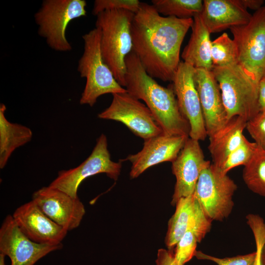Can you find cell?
<instances>
[{
	"label": "cell",
	"mask_w": 265,
	"mask_h": 265,
	"mask_svg": "<svg viewBox=\"0 0 265 265\" xmlns=\"http://www.w3.org/2000/svg\"><path fill=\"white\" fill-rule=\"evenodd\" d=\"M193 22V18L163 16L152 4L141 2L131 24L132 51L150 77L172 81L182 44Z\"/></svg>",
	"instance_id": "cell-1"
},
{
	"label": "cell",
	"mask_w": 265,
	"mask_h": 265,
	"mask_svg": "<svg viewBox=\"0 0 265 265\" xmlns=\"http://www.w3.org/2000/svg\"><path fill=\"white\" fill-rule=\"evenodd\" d=\"M125 62L126 89L145 102L163 134L189 137L190 125L180 109L173 84L167 87L159 84L146 73L133 51Z\"/></svg>",
	"instance_id": "cell-2"
},
{
	"label": "cell",
	"mask_w": 265,
	"mask_h": 265,
	"mask_svg": "<svg viewBox=\"0 0 265 265\" xmlns=\"http://www.w3.org/2000/svg\"><path fill=\"white\" fill-rule=\"evenodd\" d=\"M134 13L126 10H111L98 14L96 27L101 30L100 46L104 62L115 79L125 87V58L132 51L131 26Z\"/></svg>",
	"instance_id": "cell-3"
},
{
	"label": "cell",
	"mask_w": 265,
	"mask_h": 265,
	"mask_svg": "<svg viewBox=\"0 0 265 265\" xmlns=\"http://www.w3.org/2000/svg\"><path fill=\"white\" fill-rule=\"evenodd\" d=\"M101 35V30L95 27L82 36L84 50L79 61L78 71L81 78L86 79V84L80 100V105L93 106L98 98L104 94L127 91L118 83L104 61Z\"/></svg>",
	"instance_id": "cell-4"
},
{
	"label": "cell",
	"mask_w": 265,
	"mask_h": 265,
	"mask_svg": "<svg viewBox=\"0 0 265 265\" xmlns=\"http://www.w3.org/2000/svg\"><path fill=\"white\" fill-rule=\"evenodd\" d=\"M228 121L239 116L246 122L259 113L258 87L238 65L213 67Z\"/></svg>",
	"instance_id": "cell-5"
},
{
	"label": "cell",
	"mask_w": 265,
	"mask_h": 265,
	"mask_svg": "<svg viewBox=\"0 0 265 265\" xmlns=\"http://www.w3.org/2000/svg\"><path fill=\"white\" fill-rule=\"evenodd\" d=\"M230 29L238 49V64L258 86L265 74V5L248 23Z\"/></svg>",
	"instance_id": "cell-6"
},
{
	"label": "cell",
	"mask_w": 265,
	"mask_h": 265,
	"mask_svg": "<svg viewBox=\"0 0 265 265\" xmlns=\"http://www.w3.org/2000/svg\"><path fill=\"white\" fill-rule=\"evenodd\" d=\"M85 0H45L34 15L38 33L48 46L58 52L72 49L66 31L73 20L86 15Z\"/></svg>",
	"instance_id": "cell-7"
},
{
	"label": "cell",
	"mask_w": 265,
	"mask_h": 265,
	"mask_svg": "<svg viewBox=\"0 0 265 265\" xmlns=\"http://www.w3.org/2000/svg\"><path fill=\"white\" fill-rule=\"evenodd\" d=\"M237 189V185L227 174L211 163L201 172L194 195L209 219L222 221L232 212L233 196Z\"/></svg>",
	"instance_id": "cell-8"
},
{
	"label": "cell",
	"mask_w": 265,
	"mask_h": 265,
	"mask_svg": "<svg viewBox=\"0 0 265 265\" xmlns=\"http://www.w3.org/2000/svg\"><path fill=\"white\" fill-rule=\"evenodd\" d=\"M121 161L111 159L107 149L106 136L102 133L97 139L96 144L90 156L75 168L58 172L56 178L49 185L73 197L78 196V189L81 182L87 178L100 173L116 181L121 172Z\"/></svg>",
	"instance_id": "cell-9"
},
{
	"label": "cell",
	"mask_w": 265,
	"mask_h": 265,
	"mask_svg": "<svg viewBox=\"0 0 265 265\" xmlns=\"http://www.w3.org/2000/svg\"><path fill=\"white\" fill-rule=\"evenodd\" d=\"M112 95L110 105L98 114L99 118L121 122L144 140L163 133L150 109L128 91Z\"/></svg>",
	"instance_id": "cell-10"
},
{
	"label": "cell",
	"mask_w": 265,
	"mask_h": 265,
	"mask_svg": "<svg viewBox=\"0 0 265 265\" xmlns=\"http://www.w3.org/2000/svg\"><path fill=\"white\" fill-rule=\"evenodd\" d=\"M62 244L36 243L20 230L12 215L3 220L0 228V253L8 256L11 265H34L48 254L62 248Z\"/></svg>",
	"instance_id": "cell-11"
},
{
	"label": "cell",
	"mask_w": 265,
	"mask_h": 265,
	"mask_svg": "<svg viewBox=\"0 0 265 265\" xmlns=\"http://www.w3.org/2000/svg\"><path fill=\"white\" fill-rule=\"evenodd\" d=\"M195 68L181 61L172 80L180 109L188 120L189 137L204 140L207 136L201 103L193 79Z\"/></svg>",
	"instance_id": "cell-12"
},
{
	"label": "cell",
	"mask_w": 265,
	"mask_h": 265,
	"mask_svg": "<svg viewBox=\"0 0 265 265\" xmlns=\"http://www.w3.org/2000/svg\"><path fill=\"white\" fill-rule=\"evenodd\" d=\"M51 219L68 232L78 228L85 213L84 205L57 189L44 186L35 191L32 200Z\"/></svg>",
	"instance_id": "cell-13"
},
{
	"label": "cell",
	"mask_w": 265,
	"mask_h": 265,
	"mask_svg": "<svg viewBox=\"0 0 265 265\" xmlns=\"http://www.w3.org/2000/svg\"><path fill=\"white\" fill-rule=\"evenodd\" d=\"M199 141L188 137L177 157L172 162L176 183L171 204L193 194L202 171L211 164L205 159Z\"/></svg>",
	"instance_id": "cell-14"
},
{
	"label": "cell",
	"mask_w": 265,
	"mask_h": 265,
	"mask_svg": "<svg viewBox=\"0 0 265 265\" xmlns=\"http://www.w3.org/2000/svg\"><path fill=\"white\" fill-rule=\"evenodd\" d=\"M12 216L22 233L37 243L62 244L68 232L46 215L32 200L17 208Z\"/></svg>",
	"instance_id": "cell-15"
},
{
	"label": "cell",
	"mask_w": 265,
	"mask_h": 265,
	"mask_svg": "<svg viewBox=\"0 0 265 265\" xmlns=\"http://www.w3.org/2000/svg\"><path fill=\"white\" fill-rule=\"evenodd\" d=\"M188 137L162 133L144 140L143 148L139 152L130 155L125 159L132 163L131 178L138 177L153 165L165 161H173Z\"/></svg>",
	"instance_id": "cell-16"
},
{
	"label": "cell",
	"mask_w": 265,
	"mask_h": 265,
	"mask_svg": "<svg viewBox=\"0 0 265 265\" xmlns=\"http://www.w3.org/2000/svg\"><path fill=\"white\" fill-rule=\"evenodd\" d=\"M193 79L201 103L207 136L210 137L228 121L220 90L212 71L195 68Z\"/></svg>",
	"instance_id": "cell-17"
},
{
	"label": "cell",
	"mask_w": 265,
	"mask_h": 265,
	"mask_svg": "<svg viewBox=\"0 0 265 265\" xmlns=\"http://www.w3.org/2000/svg\"><path fill=\"white\" fill-rule=\"evenodd\" d=\"M200 15L211 34L246 24L252 17L238 0H204Z\"/></svg>",
	"instance_id": "cell-18"
},
{
	"label": "cell",
	"mask_w": 265,
	"mask_h": 265,
	"mask_svg": "<svg viewBox=\"0 0 265 265\" xmlns=\"http://www.w3.org/2000/svg\"><path fill=\"white\" fill-rule=\"evenodd\" d=\"M246 123L239 116L233 117L223 127L209 137L208 148L212 164L217 168L220 167L229 155L242 142L245 137L243 132Z\"/></svg>",
	"instance_id": "cell-19"
},
{
	"label": "cell",
	"mask_w": 265,
	"mask_h": 265,
	"mask_svg": "<svg viewBox=\"0 0 265 265\" xmlns=\"http://www.w3.org/2000/svg\"><path fill=\"white\" fill-rule=\"evenodd\" d=\"M192 33L181 57L184 62L195 69L212 71L213 66L211 58L210 33L204 24L200 15L193 18Z\"/></svg>",
	"instance_id": "cell-20"
},
{
	"label": "cell",
	"mask_w": 265,
	"mask_h": 265,
	"mask_svg": "<svg viewBox=\"0 0 265 265\" xmlns=\"http://www.w3.org/2000/svg\"><path fill=\"white\" fill-rule=\"evenodd\" d=\"M212 222L197 203L187 230L175 246L174 256L179 265H184L195 256L197 244L210 231Z\"/></svg>",
	"instance_id": "cell-21"
},
{
	"label": "cell",
	"mask_w": 265,
	"mask_h": 265,
	"mask_svg": "<svg viewBox=\"0 0 265 265\" xmlns=\"http://www.w3.org/2000/svg\"><path fill=\"white\" fill-rule=\"evenodd\" d=\"M6 106L0 105V168L6 165L12 153L29 142L32 132L29 128L9 122L5 116Z\"/></svg>",
	"instance_id": "cell-22"
},
{
	"label": "cell",
	"mask_w": 265,
	"mask_h": 265,
	"mask_svg": "<svg viewBox=\"0 0 265 265\" xmlns=\"http://www.w3.org/2000/svg\"><path fill=\"white\" fill-rule=\"evenodd\" d=\"M196 203L194 193L180 198L176 203L175 212L168 222L165 239L168 249L173 250L186 232Z\"/></svg>",
	"instance_id": "cell-23"
},
{
	"label": "cell",
	"mask_w": 265,
	"mask_h": 265,
	"mask_svg": "<svg viewBox=\"0 0 265 265\" xmlns=\"http://www.w3.org/2000/svg\"><path fill=\"white\" fill-rule=\"evenodd\" d=\"M242 178L251 191L265 197V148L258 146L250 161L244 166Z\"/></svg>",
	"instance_id": "cell-24"
},
{
	"label": "cell",
	"mask_w": 265,
	"mask_h": 265,
	"mask_svg": "<svg viewBox=\"0 0 265 265\" xmlns=\"http://www.w3.org/2000/svg\"><path fill=\"white\" fill-rule=\"evenodd\" d=\"M151 2L161 15L179 19L193 18L201 13L203 7L201 0H152Z\"/></svg>",
	"instance_id": "cell-25"
},
{
	"label": "cell",
	"mask_w": 265,
	"mask_h": 265,
	"mask_svg": "<svg viewBox=\"0 0 265 265\" xmlns=\"http://www.w3.org/2000/svg\"><path fill=\"white\" fill-rule=\"evenodd\" d=\"M211 52L213 67L238 64L236 44L233 39L230 38L225 32L212 41Z\"/></svg>",
	"instance_id": "cell-26"
},
{
	"label": "cell",
	"mask_w": 265,
	"mask_h": 265,
	"mask_svg": "<svg viewBox=\"0 0 265 265\" xmlns=\"http://www.w3.org/2000/svg\"><path fill=\"white\" fill-rule=\"evenodd\" d=\"M258 146L255 142H250L245 137L239 146L229 155L218 169L223 174H227L231 169L238 166H244L253 157Z\"/></svg>",
	"instance_id": "cell-27"
},
{
	"label": "cell",
	"mask_w": 265,
	"mask_h": 265,
	"mask_svg": "<svg viewBox=\"0 0 265 265\" xmlns=\"http://www.w3.org/2000/svg\"><path fill=\"white\" fill-rule=\"evenodd\" d=\"M246 219L255 241L256 257L254 265H262L261 255L262 249L265 245V222L261 216L253 213L247 215Z\"/></svg>",
	"instance_id": "cell-28"
},
{
	"label": "cell",
	"mask_w": 265,
	"mask_h": 265,
	"mask_svg": "<svg viewBox=\"0 0 265 265\" xmlns=\"http://www.w3.org/2000/svg\"><path fill=\"white\" fill-rule=\"evenodd\" d=\"M141 2L138 0H96L92 13L97 16L103 11L111 10H126L136 13Z\"/></svg>",
	"instance_id": "cell-29"
},
{
	"label": "cell",
	"mask_w": 265,
	"mask_h": 265,
	"mask_svg": "<svg viewBox=\"0 0 265 265\" xmlns=\"http://www.w3.org/2000/svg\"><path fill=\"white\" fill-rule=\"evenodd\" d=\"M195 256L199 260L212 261L217 265H254L256 252L255 251L247 254L220 258L206 254L201 251H197Z\"/></svg>",
	"instance_id": "cell-30"
},
{
	"label": "cell",
	"mask_w": 265,
	"mask_h": 265,
	"mask_svg": "<svg viewBox=\"0 0 265 265\" xmlns=\"http://www.w3.org/2000/svg\"><path fill=\"white\" fill-rule=\"evenodd\" d=\"M245 128L257 145L265 148V113L259 112L248 120Z\"/></svg>",
	"instance_id": "cell-31"
},
{
	"label": "cell",
	"mask_w": 265,
	"mask_h": 265,
	"mask_svg": "<svg viewBox=\"0 0 265 265\" xmlns=\"http://www.w3.org/2000/svg\"><path fill=\"white\" fill-rule=\"evenodd\" d=\"M156 263L157 265H180L176 261L173 250L164 248L159 249Z\"/></svg>",
	"instance_id": "cell-32"
},
{
	"label": "cell",
	"mask_w": 265,
	"mask_h": 265,
	"mask_svg": "<svg viewBox=\"0 0 265 265\" xmlns=\"http://www.w3.org/2000/svg\"><path fill=\"white\" fill-rule=\"evenodd\" d=\"M258 105L259 112L265 113V74L261 78L258 84Z\"/></svg>",
	"instance_id": "cell-33"
},
{
	"label": "cell",
	"mask_w": 265,
	"mask_h": 265,
	"mask_svg": "<svg viewBox=\"0 0 265 265\" xmlns=\"http://www.w3.org/2000/svg\"><path fill=\"white\" fill-rule=\"evenodd\" d=\"M239 3L247 10L249 8L256 11L260 9L263 5V0H238Z\"/></svg>",
	"instance_id": "cell-34"
},
{
	"label": "cell",
	"mask_w": 265,
	"mask_h": 265,
	"mask_svg": "<svg viewBox=\"0 0 265 265\" xmlns=\"http://www.w3.org/2000/svg\"><path fill=\"white\" fill-rule=\"evenodd\" d=\"M261 260L262 265H265V245L264 246L261 255Z\"/></svg>",
	"instance_id": "cell-35"
},
{
	"label": "cell",
	"mask_w": 265,
	"mask_h": 265,
	"mask_svg": "<svg viewBox=\"0 0 265 265\" xmlns=\"http://www.w3.org/2000/svg\"><path fill=\"white\" fill-rule=\"evenodd\" d=\"M5 256L1 253H0V265H6L5 264Z\"/></svg>",
	"instance_id": "cell-36"
}]
</instances>
